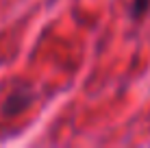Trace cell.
<instances>
[{"mask_svg":"<svg viewBox=\"0 0 150 148\" xmlns=\"http://www.w3.org/2000/svg\"><path fill=\"white\" fill-rule=\"evenodd\" d=\"M30 100H33V91L22 85V87H18V89H15L13 94L7 98V103H4V107H2V111H4L7 115L20 113V111H24V109L30 105Z\"/></svg>","mask_w":150,"mask_h":148,"instance_id":"1","label":"cell"},{"mask_svg":"<svg viewBox=\"0 0 150 148\" xmlns=\"http://www.w3.org/2000/svg\"><path fill=\"white\" fill-rule=\"evenodd\" d=\"M148 7H150V0H135V2H133V15H135V18H142V15L148 11Z\"/></svg>","mask_w":150,"mask_h":148,"instance_id":"2","label":"cell"}]
</instances>
